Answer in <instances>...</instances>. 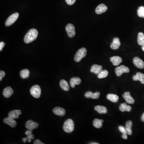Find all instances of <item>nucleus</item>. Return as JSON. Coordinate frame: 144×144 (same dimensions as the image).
Masks as SVG:
<instances>
[{
	"instance_id": "f257e3e1",
	"label": "nucleus",
	"mask_w": 144,
	"mask_h": 144,
	"mask_svg": "<svg viewBox=\"0 0 144 144\" xmlns=\"http://www.w3.org/2000/svg\"><path fill=\"white\" fill-rule=\"evenodd\" d=\"M38 35V31L37 29L33 28L29 30L24 38V42L28 44L35 40Z\"/></svg>"
},
{
	"instance_id": "f03ea898",
	"label": "nucleus",
	"mask_w": 144,
	"mask_h": 144,
	"mask_svg": "<svg viewBox=\"0 0 144 144\" xmlns=\"http://www.w3.org/2000/svg\"><path fill=\"white\" fill-rule=\"evenodd\" d=\"M75 128L74 122L71 119L67 120L63 125V130L67 133H71L74 130Z\"/></svg>"
},
{
	"instance_id": "7ed1b4c3",
	"label": "nucleus",
	"mask_w": 144,
	"mask_h": 144,
	"mask_svg": "<svg viewBox=\"0 0 144 144\" xmlns=\"http://www.w3.org/2000/svg\"><path fill=\"white\" fill-rule=\"evenodd\" d=\"M87 54V50L86 48H81L76 53L74 60L76 62H80L82 58L86 57Z\"/></svg>"
},
{
	"instance_id": "20e7f679",
	"label": "nucleus",
	"mask_w": 144,
	"mask_h": 144,
	"mask_svg": "<svg viewBox=\"0 0 144 144\" xmlns=\"http://www.w3.org/2000/svg\"><path fill=\"white\" fill-rule=\"evenodd\" d=\"M41 90L40 87L38 85H35L30 89V93L34 98L38 99L40 97Z\"/></svg>"
},
{
	"instance_id": "39448f33",
	"label": "nucleus",
	"mask_w": 144,
	"mask_h": 144,
	"mask_svg": "<svg viewBox=\"0 0 144 144\" xmlns=\"http://www.w3.org/2000/svg\"><path fill=\"white\" fill-rule=\"evenodd\" d=\"M19 16V14L18 13H16L12 14L10 16H9L5 22V25L6 27H9L12 25L13 23L15 22Z\"/></svg>"
},
{
	"instance_id": "423d86ee",
	"label": "nucleus",
	"mask_w": 144,
	"mask_h": 144,
	"mask_svg": "<svg viewBox=\"0 0 144 144\" xmlns=\"http://www.w3.org/2000/svg\"><path fill=\"white\" fill-rule=\"evenodd\" d=\"M115 73L118 76H121L124 73H129L130 72L129 69L128 67H126L124 65L118 67L115 69Z\"/></svg>"
},
{
	"instance_id": "0eeeda50",
	"label": "nucleus",
	"mask_w": 144,
	"mask_h": 144,
	"mask_svg": "<svg viewBox=\"0 0 144 144\" xmlns=\"http://www.w3.org/2000/svg\"><path fill=\"white\" fill-rule=\"evenodd\" d=\"M68 36L70 38H73L75 35V28L74 25L72 24L69 23L65 28Z\"/></svg>"
},
{
	"instance_id": "6e6552de",
	"label": "nucleus",
	"mask_w": 144,
	"mask_h": 144,
	"mask_svg": "<svg viewBox=\"0 0 144 144\" xmlns=\"http://www.w3.org/2000/svg\"><path fill=\"white\" fill-rule=\"evenodd\" d=\"M39 124L34 122L32 120H29L26 122L25 127L28 130H33L34 129L38 128Z\"/></svg>"
},
{
	"instance_id": "1a4fd4ad",
	"label": "nucleus",
	"mask_w": 144,
	"mask_h": 144,
	"mask_svg": "<svg viewBox=\"0 0 144 144\" xmlns=\"http://www.w3.org/2000/svg\"><path fill=\"white\" fill-rule=\"evenodd\" d=\"M133 62L135 66L139 69H144V62L141 58L135 57L133 58Z\"/></svg>"
},
{
	"instance_id": "9d476101",
	"label": "nucleus",
	"mask_w": 144,
	"mask_h": 144,
	"mask_svg": "<svg viewBox=\"0 0 144 144\" xmlns=\"http://www.w3.org/2000/svg\"><path fill=\"white\" fill-rule=\"evenodd\" d=\"M3 122L4 123L8 124L10 126V127L13 128L15 127L17 124L15 119L9 116L8 117L4 118L3 120Z\"/></svg>"
},
{
	"instance_id": "9b49d317",
	"label": "nucleus",
	"mask_w": 144,
	"mask_h": 144,
	"mask_svg": "<svg viewBox=\"0 0 144 144\" xmlns=\"http://www.w3.org/2000/svg\"><path fill=\"white\" fill-rule=\"evenodd\" d=\"M108 9V7L104 4H100L97 6L95 9V12L97 14H101L105 12Z\"/></svg>"
},
{
	"instance_id": "f8f14e48",
	"label": "nucleus",
	"mask_w": 144,
	"mask_h": 144,
	"mask_svg": "<svg viewBox=\"0 0 144 144\" xmlns=\"http://www.w3.org/2000/svg\"><path fill=\"white\" fill-rule=\"evenodd\" d=\"M25 134L27 135L26 138H23L22 139L23 142L25 143L28 141V142L31 141V139H34V135L32 134V130H28L25 132Z\"/></svg>"
},
{
	"instance_id": "ddd939ff",
	"label": "nucleus",
	"mask_w": 144,
	"mask_h": 144,
	"mask_svg": "<svg viewBox=\"0 0 144 144\" xmlns=\"http://www.w3.org/2000/svg\"><path fill=\"white\" fill-rule=\"evenodd\" d=\"M123 97L126 102H127V103L129 104H133L135 103V100L130 96V92H125L123 95Z\"/></svg>"
},
{
	"instance_id": "4468645a",
	"label": "nucleus",
	"mask_w": 144,
	"mask_h": 144,
	"mask_svg": "<svg viewBox=\"0 0 144 144\" xmlns=\"http://www.w3.org/2000/svg\"><path fill=\"white\" fill-rule=\"evenodd\" d=\"M120 39L118 37H115L113 40V41L111 45V47L113 50H117L121 46Z\"/></svg>"
},
{
	"instance_id": "2eb2a0df",
	"label": "nucleus",
	"mask_w": 144,
	"mask_h": 144,
	"mask_svg": "<svg viewBox=\"0 0 144 144\" xmlns=\"http://www.w3.org/2000/svg\"><path fill=\"white\" fill-rule=\"evenodd\" d=\"M53 112L56 115L60 116H63L65 115L66 111L63 108L61 107H57L53 109Z\"/></svg>"
},
{
	"instance_id": "dca6fc26",
	"label": "nucleus",
	"mask_w": 144,
	"mask_h": 144,
	"mask_svg": "<svg viewBox=\"0 0 144 144\" xmlns=\"http://www.w3.org/2000/svg\"><path fill=\"white\" fill-rule=\"evenodd\" d=\"M14 93V91L11 87H8L5 88L3 91V95L5 98H9Z\"/></svg>"
},
{
	"instance_id": "f3484780",
	"label": "nucleus",
	"mask_w": 144,
	"mask_h": 144,
	"mask_svg": "<svg viewBox=\"0 0 144 144\" xmlns=\"http://www.w3.org/2000/svg\"><path fill=\"white\" fill-rule=\"evenodd\" d=\"M100 93L99 92L93 93L91 91H88L85 94V97L87 98H92V99H98L99 98Z\"/></svg>"
},
{
	"instance_id": "a211bd4d",
	"label": "nucleus",
	"mask_w": 144,
	"mask_h": 144,
	"mask_svg": "<svg viewBox=\"0 0 144 144\" xmlns=\"http://www.w3.org/2000/svg\"><path fill=\"white\" fill-rule=\"evenodd\" d=\"M81 82V80L79 77H73L72 78L70 81V86L71 87L74 88L76 85H79Z\"/></svg>"
},
{
	"instance_id": "6ab92c4d",
	"label": "nucleus",
	"mask_w": 144,
	"mask_h": 144,
	"mask_svg": "<svg viewBox=\"0 0 144 144\" xmlns=\"http://www.w3.org/2000/svg\"><path fill=\"white\" fill-rule=\"evenodd\" d=\"M110 61L114 66H118L122 63V58L118 56H114L110 58Z\"/></svg>"
},
{
	"instance_id": "aec40b11",
	"label": "nucleus",
	"mask_w": 144,
	"mask_h": 144,
	"mask_svg": "<svg viewBox=\"0 0 144 144\" xmlns=\"http://www.w3.org/2000/svg\"><path fill=\"white\" fill-rule=\"evenodd\" d=\"M133 80L135 81H139L141 83L144 84V74L138 72L133 76Z\"/></svg>"
},
{
	"instance_id": "412c9836",
	"label": "nucleus",
	"mask_w": 144,
	"mask_h": 144,
	"mask_svg": "<svg viewBox=\"0 0 144 144\" xmlns=\"http://www.w3.org/2000/svg\"><path fill=\"white\" fill-rule=\"evenodd\" d=\"M102 69H103L102 66L97 65V64H94L91 67V72L93 73L94 74L98 75L100 72L102 70Z\"/></svg>"
},
{
	"instance_id": "4be33fe9",
	"label": "nucleus",
	"mask_w": 144,
	"mask_h": 144,
	"mask_svg": "<svg viewBox=\"0 0 144 144\" xmlns=\"http://www.w3.org/2000/svg\"><path fill=\"white\" fill-rule=\"evenodd\" d=\"M21 114V110H15L11 111L9 113V116L15 119L19 117V115Z\"/></svg>"
},
{
	"instance_id": "5701e85b",
	"label": "nucleus",
	"mask_w": 144,
	"mask_h": 144,
	"mask_svg": "<svg viewBox=\"0 0 144 144\" xmlns=\"http://www.w3.org/2000/svg\"><path fill=\"white\" fill-rule=\"evenodd\" d=\"M60 86L61 88L64 91H69L70 89L69 86L68 82L65 80H61L60 82Z\"/></svg>"
},
{
	"instance_id": "b1692460",
	"label": "nucleus",
	"mask_w": 144,
	"mask_h": 144,
	"mask_svg": "<svg viewBox=\"0 0 144 144\" xmlns=\"http://www.w3.org/2000/svg\"><path fill=\"white\" fill-rule=\"evenodd\" d=\"M94 109L99 114H106L107 112L106 107L103 106H96L94 107Z\"/></svg>"
},
{
	"instance_id": "393cba45",
	"label": "nucleus",
	"mask_w": 144,
	"mask_h": 144,
	"mask_svg": "<svg viewBox=\"0 0 144 144\" xmlns=\"http://www.w3.org/2000/svg\"><path fill=\"white\" fill-rule=\"evenodd\" d=\"M119 109L122 112H130L132 110V107L126 103H122L119 107Z\"/></svg>"
},
{
	"instance_id": "a878e982",
	"label": "nucleus",
	"mask_w": 144,
	"mask_h": 144,
	"mask_svg": "<svg viewBox=\"0 0 144 144\" xmlns=\"http://www.w3.org/2000/svg\"><path fill=\"white\" fill-rule=\"evenodd\" d=\"M107 99L113 103H117L119 99V97L115 94H109L107 95Z\"/></svg>"
},
{
	"instance_id": "bb28decb",
	"label": "nucleus",
	"mask_w": 144,
	"mask_h": 144,
	"mask_svg": "<svg viewBox=\"0 0 144 144\" xmlns=\"http://www.w3.org/2000/svg\"><path fill=\"white\" fill-rule=\"evenodd\" d=\"M103 122H104L103 120L96 118V119H95L94 120L93 122V125L95 128L99 129V128H100L102 127L103 123Z\"/></svg>"
},
{
	"instance_id": "cd10ccee",
	"label": "nucleus",
	"mask_w": 144,
	"mask_h": 144,
	"mask_svg": "<svg viewBox=\"0 0 144 144\" xmlns=\"http://www.w3.org/2000/svg\"><path fill=\"white\" fill-rule=\"evenodd\" d=\"M30 75V71L27 69L22 70L20 72V76L23 79L28 78Z\"/></svg>"
},
{
	"instance_id": "c85d7f7f",
	"label": "nucleus",
	"mask_w": 144,
	"mask_h": 144,
	"mask_svg": "<svg viewBox=\"0 0 144 144\" xmlns=\"http://www.w3.org/2000/svg\"><path fill=\"white\" fill-rule=\"evenodd\" d=\"M132 124H133V122L131 121H127L126 124V126L125 128L127 130V133L129 135H131L132 134Z\"/></svg>"
},
{
	"instance_id": "c756f323",
	"label": "nucleus",
	"mask_w": 144,
	"mask_h": 144,
	"mask_svg": "<svg viewBox=\"0 0 144 144\" xmlns=\"http://www.w3.org/2000/svg\"><path fill=\"white\" fill-rule=\"evenodd\" d=\"M137 41L139 45L142 46L144 43V34L142 32L139 33L137 38Z\"/></svg>"
},
{
	"instance_id": "7c9ffc66",
	"label": "nucleus",
	"mask_w": 144,
	"mask_h": 144,
	"mask_svg": "<svg viewBox=\"0 0 144 144\" xmlns=\"http://www.w3.org/2000/svg\"><path fill=\"white\" fill-rule=\"evenodd\" d=\"M109 75V72L106 70H102L98 74V78L99 79H103L106 78Z\"/></svg>"
},
{
	"instance_id": "2f4dec72",
	"label": "nucleus",
	"mask_w": 144,
	"mask_h": 144,
	"mask_svg": "<svg viewBox=\"0 0 144 144\" xmlns=\"http://www.w3.org/2000/svg\"><path fill=\"white\" fill-rule=\"evenodd\" d=\"M137 15L141 18H144V7L141 6L137 10Z\"/></svg>"
},
{
	"instance_id": "473e14b6",
	"label": "nucleus",
	"mask_w": 144,
	"mask_h": 144,
	"mask_svg": "<svg viewBox=\"0 0 144 144\" xmlns=\"http://www.w3.org/2000/svg\"><path fill=\"white\" fill-rule=\"evenodd\" d=\"M118 129L120 130V132H121V133H123V135H127V134H128L127 130H126V128L123 127V126H119L118 127Z\"/></svg>"
},
{
	"instance_id": "72a5a7b5",
	"label": "nucleus",
	"mask_w": 144,
	"mask_h": 144,
	"mask_svg": "<svg viewBox=\"0 0 144 144\" xmlns=\"http://www.w3.org/2000/svg\"><path fill=\"white\" fill-rule=\"evenodd\" d=\"M76 0H65L66 3L69 5H73L75 3Z\"/></svg>"
},
{
	"instance_id": "f704fd0d",
	"label": "nucleus",
	"mask_w": 144,
	"mask_h": 144,
	"mask_svg": "<svg viewBox=\"0 0 144 144\" xmlns=\"http://www.w3.org/2000/svg\"><path fill=\"white\" fill-rule=\"evenodd\" d=\"M5 76V72L3 70L0 71V81H2L3 78Z\"/></svg>"
},
{
	"instance_id": "c9c22d12",
	"label": "nucleus",
	"mask_w": 144,
	"mask_h": 144,
	"mask_svg": "<svg viewBox=\"0 0 144 144\" xmlns=\"http://www.w3.org/2000/svg\"><path fill=\"white\" fill-rule=\"evenodd\" d=\"M5 44L4 42H1L0 43V51H1L3 50V48L5 46Z\"/></svg>"
},
{
	"instance_id": "e433bc0d",
	"label": "nucleus",
	"mask_w": 144,
	"mask_h": 144,
	"mask_svg": "<svg viewBox=\"0 0 144 144\" xmlns=\"http://www.w3.org/2000/svg\"><path fill=\"white\" fill-rule=\"evenodd\" d=\"M34 144H43L44 143L41 142L39 139H37V140H35L34 142Z\"/></svg>"
},
{
	"instance_id": "4c0bfd02",
	"label": "nucleus",
	"mask_w": 144,
	"mask_h": 144,
	"mask_svg": "<svg viewBox=\"0 0 144 144\" xmlns=\"http://www.w3.org/2000/svg\"><path fill=\"white\" fill-rule=\"evenodd\" d=\"M122 138L124 139H127L128 137H127V135H123L122 136Z\"/></svg>"
},
{
	"instance_id": "58836bf2",
	"label": "nucleus",
	"mask_w": 144,
	"mask_h": 144,
	"mask_svg": "<svg viewBox=\"0 0 144 144\" xmlns=\"http://www.w3.org/2000/svg\"><path fill=\"white\" fill-rule=\"evenodd\" d=\"M141 120L142 121H143V122H144V113H143V115H142V116Z\"/></svg>"
},
{
	"instance_id": "ea45409f",
	"label": "nucleus",
	"mask_w": 144,
	"mask_h": 144,
	"mask_svg": "<svg viewBox=\"0 0 144 144\" xmlns=\"http://www.w3.org/2000/svg\"><path fill=\"white\" fill-rule=\"evenodd\" d=\"M142 51H144V43L143 45H142Z\"/></svg>"
},
{
	"instance_id": "a19ab883",
	"label": "nucleus",
	"mask_w": 144,
	"mask_h": 144,
	"mask_svg": "<svg viewBox=\"0 0 144 144\" xmlns=\"http://www.w3.org/2000/svg\"><path fill=\"white\" fill-rule=\"evenodd\" d=\"M90 144H99V143H95V142H94V143H90Z\"/></svg>"
}]
</instances>
